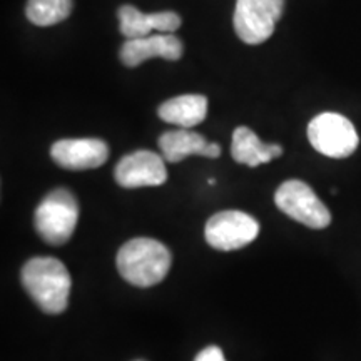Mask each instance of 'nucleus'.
Here are the masks:
<instances>
[{"instance_id": "1", "label": "nucleus", "mask_w": 361, "mask_h": 361, "mask_svg": "<svg viewBox=\"0 0 361 361\" xmlns=\"http://www.w3.org/2000/svg\"><path fill=\"white\" fill-rule=\"evenodd\" d=\"M20 283L45 314H61L69 306L72 279L66 264L52 256H37L22 266Z\"/></svg>"}, {"instance_id": "2", "label": "nucleus", "mask_w": 361, "mask_h": 361, "mask_svg": "<svg viewBox=\"0 0 361 361\" xmlns=\"http://www.w3.org/2000/svg\"><path fill=\"white\" fill-rule=\"evenodd\" d=\"M171 251L151 238H135L117 252V271L126 281L137 288H151L168 276Z\"/></svg>"}, {"instance_id": "3", "label": "nucleus", "mask_w": 361, "mask_h": 361, "mask_svg": "<svg viewBox=\"0 0 361 361\" xmlns=\"http://www.w3.org/2000/svg\"><path fill=\"white\" fill-rule=\"evenodd\" d=\"M79 219V202L69 189L57 188L40 201L34 226L47 245L62 246L72 238Z\"/></svg>"}, {"instance_id": "4", "label": "nucleus", "mask_w": 361, "mask_h": 361, "mask_svg": "<svg viewBox=\"0 0 361 361\" xmlns=\"http://www.w3.org/2000/svg\"><path fill=\"white\" fill-rule=\"evenodd\" d=\"M274 204L288 218L308 226L311 229H324L331 224V213L308 184L300 179L283 183L274 192Z\"/></svg>"}, {"instance_id": "5", "label": "nucleus", "mask_w": 361, "mask_h": 361, "mask_svg": "<svg viewBox=\"0 0 361 361\" xmlns=\"http://www.w3.org/2000/svg\"><path fill=\"white\" fill-rule=\"evenodd\" d=\"M308 139L319 154L343 159L353 154L360 144L358 133L350 119L336 112H323L308 126Z\"/></svg>"}, {"instance_id": "6", "label": "nucleus", "mask_w": 361, "mask_h": 361, "mask_svg": "<svg viewBox=\"0 0 361 361\" xmlns=\"http://www.w3.org/2000/svg\"><path fill=\"white\" fill-rule=\"evenodd\" d=\"M284 11V0H238L233 25L247 45H259L274 34Z\"/></svg>"}, {"instance_id": "7", "label": "nucleus", "mask_w": 361, "mask_h": 361, "mask_svg": "<svg viewBox=\"0 0 361 361\" xmlns=\"http://www.w3.org/2000/svg\"><path fill=\"white\" fill-rule=\"evenodd\" d=\"M259 234V223L243 211H221L207 219L204 238L219 251H236L251 245Z\"/></svg>"}, {"instance_id": "8", "label": "nucleus", "mask_w": 361, "mask_h": 361, "mask_svg": "<svg viewBox=\"0 0 361 361\" xmlns=\"http://www.w3.org/2000/svg\"><path fill=\"white\" fill-rule=\"evenodd\" d=\"M114 179L121 188H156L168 180L166 159L157 152L139 149L117 162Z\"/></svg>"}, {"instance_id": "9", "label": "nucleus", "mask_w": 361, "mask_h": 361, "mask_svg": "<svg viewBox=\"0 0 361 361\" xmlns=\"http://www.w3.org/2000/svg\"><path fill=\"white\" fill-rule=\"evenodd\" d=\"M51 157L59 168L69 171L96 169L109 159V146L96 137L61 139L52 144Z\"/></svg>"}, {"instance_id": "10", "label": "nucleus", "mask_w": 361, "mask_h": 361, "mask_svg": "<svg viewBox=\"0 0 361 361\" xmlns=\"http://www.w3.org/2000/svg\"><path fill=\"white\" fill-rule=\"evenodd\" d=\"M183 42L174 34H154L139 39H128L121 47L119 57L126 67H137L149 59L179 61L183 57Z\"/></svg>"}, {"instance_id": "11", "label": "nucleus", "mask_w": 361, "mask_h": 361, "mask_svg": "<svg viewBox=\"0 0 361 361\" xmlns=\"http://www.w3.org/2000/svg\"><path fill=\"white\" fill-rule=\"evenodd\" d=\"M119 30L126 39H139L151 35V32L173 34L183 24V19L176 12L162 11L144 13L134 6H123L117 11Z\"/></svg>"}, {"instance_id": "12", "label": "nucleus", "mask_w": 361, "mask_h": 361, "mask_svg": "<svg viewBox=\"0 0 361 361\" xmlns=\"http://www.w3.org/2000/svg\"><path fill=\"white\" fill-rule=\"evenodd\" d=\"M157 146L161 149V156L171 164L184 161L189 156H204L211 159L221 156V147L218 144L207 142L201 134L183 128L161 134Z\"/></svg>"}, {"instance_id": "13", "label": "nucleus", "mask_w": 361, "mask_h": 361, "mask_svg": "<svg viewBox=\"0 0 361 361\" xmlns=\"http://www.w3.org/2000/svg\"><path fill=\"white\" fill-rule=\"evenodd\" d=\"M283 154L279 144H264L250 128L239 126L234 129L231 141V156L238 164L256 168L259 164L276 159Z\"/></svg>"}, {"instance_id": "14", "label": "nucleus", "mask_w": 361, "mask_h": 361, "mask_svg": "<svg viewBox=\"0 0 361 361\" xmlns=\"http://www.w3.org/2000/svg\"><path fill=\"white\" fill-rule=\"evenodd\" d=\"M157 116L164 123L174 124L178 128H196L207 116V99L201 94H184L173 97L161 104Z\"/></svg>"}, {"instance_id": "15", "label": "nucleus", "mask_w": 361, "mask_h": 361, "mask_svg": "<svg viewBox=\"0 0 361 361\" xmlns=\"http://www.w3.org/2000/svg\"><path fill=\"white\" fill-rule=\"evenodd\" d=\"M72 7V0H29L25 16L34 25L51 27L66 20L71 16Z\"/></svg>"}, {"instance_id": "16", "label": "nucleus", "mask_w": 361, "mask_h": 361, "mask_svg": "<svg viewBox=\"0 0 361 361\" xmlns=\"http://www.w3.org/2000/svg\"><path fill=\"white\" fill-rule=\"evenodd\" d=\"M194 361H226V358L219 346H207V348L197 353Z\"/></svg>"}, {"instance_id": "17", "label": "nucleus", "mask_w": 361, "mask_h": 361, "mask_svg": "<svg viewBox=\"0 0 361 361\" xmlns=\"http://www.w3.org/2000/svg\"><path fill=\"white\" fill-rule=\"evenodd\" d=\"M135 361H142V360H135Z\"/></svg>"}]
</instances>
